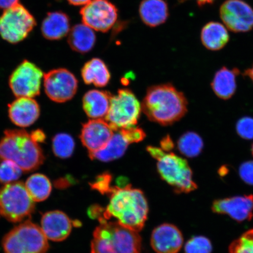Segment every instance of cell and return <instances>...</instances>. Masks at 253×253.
<instances>
[{
	"label": "cell",
	"instance_id": "cell-1",
	"mask_svg": "<svg viewBox=\"0 0 253 253\" xmlns=\"http://www.w3.org/2000/svg\"><path fill=\"white\" fill-rule=\"evenodd\" d=\"M110 202L104 210L103 219L115 217L118 222L130 230L139 232L143 229L148 217V205L143 192L131 188L112 186L108 194Z\"/></svg>",
	"mask_w": 253,
	"mask_h": 253
},
{
	"label": "cell",
	"instance_id": "cell-2",
	"mask_svg": "<svg viewBox=\"0 0 253 253\" xmlns=\"http://www.w3.org/2000/svg\"><path fill=\"white\" fill-rule=\"evenodd\" d=\"M184 94L170 84L150 87L141 104V110L151 122L169 126L178 121L187 112Z\"/></svg>",
	"mask_w": 253,
	"mask_h": 253
},
{
	"label": "cell",
	"instance_id": "cell-3",
	"mask_svg": "<svg viewBox=\"0 0 253 253\" xmlns=\"http://www.w3.org/2000/svg\"><path fill=\"white\" fill-rule=\"evenodd\" d=\"M14 161L23 172L34 171L42 166L45 156L39 143L24 129H8L0 140V161Z\"/></svg>",
	"mask_w": 253,
	"mask_h": 253
},
{
	"label": "cell",
	"instance_id": "cell-4",
	"mask_svg": "<svg viewBox=\"0 0 253 253\" xmlns=\"http://www.w3.org/2000/svg\"><path fill=\"white\" fill-rule=\"evenodd\" d=\"M91 242V253H141V237L138 232L100 218Z\"/></svg>",
	"mask_w": 253,
	"mask_h": 253
},
{
	"label": "cell",
	"instance_id": "cell-5",
	"mask_svg": "<svg viewBox=\"0 0 253 253\" xmlns=\"http://www.w3.org/2000/svg\"><path fill=\"white\" fill-rule=\"evenodd\" d=\"M147 150L158 161L157 169L161 178L171 186L175 192L189 193L197 188L187 161L157 147L149 146Z\"/></svg>",
	"mask_w": 253,
	"mask_h": 253
},
{
	"label": "cell",
	"instance_id": "cell-6",
	"mask_svg": "<svg viewBox=\"0 0 253 253\" xmlns=\"http://www.w3.org/2000/svg\"><path fill=\"white\" fill-rule=\"evenodd\" d=\"M4 253H47V239L37 224L27 220L6 234L2 241Z\"/></svg>",
	"mask_w": 253,
	"mask_h": 253
},
{
	"label": "cell",
	"instance_id": "cell-7",
	"mask_svg": "<svg viewBox=\"0 0 253 253\" xmlns=\"http://www.w3.org/2000/svg\"><path fill=\"white\" fill-rule=\"evenodd\" d=\"M35 210V202L23 182L7 183L0 190V214L10 222H20L30 217Z\"/></svg>",
	"mask_w": 253,
	"mask_h": 253
},
{
	"label": "cell",
	"instance_id": "cell-8",
	"mask_svg": "<svg viewBox=\"0 0 253 253\" xmlns=\"http://www.w3.org/2000/svg\"><path fill=\"white\" fill-rule=\"evenodd\" d=\"M36 24V18L19 2L0 16V36L9 43H18L27 39Z\"/></svg>",
	"mask_w": 253,
	"mask_h": 253
},
{
	"label": "cell",
	"instance_id": "cell-9",
	"mask_svg": "<svg viewBox=\"0 0 253 253\" xmlns=\"http://www.w3.org/2000/svg\"><path fill=\"white\" fill-rule=\"evenodd\" d=\"M141 110V105L134 94L127 88H123L112 96L109 112L104 119L114 131H118L135 126Z\"/></svg>",
	"mask_w": 253,
	"mask_h": 253
},
{
	"label": "cell",
	"instance_id": "cell-10",
	"mask_svg": "<svg viewBox=\"0 0 253 253\" xmlns=\"http://www.w3.org/2000/svg\"><path fill=\"white\" fill-rule=\"evenodd\" d=\"M44 74L35 63L24 60L9 78V86L17 97L33 98L41 92Z\"/></svg>",
	"mask_w": 253,
	"mask_h": 253
},
{
	"label": "cell",
	"instance_id": "cell-11",
	"mask_svg": "<svg viewBox=\"0 0 253 253\" xmlns=\"http://www.w3.org/2000/svg\"><path fill=\"white\" fill-rule=\"evenodd\" d=\"M78 86L77 78L68 69H53L44 74V90L53 102L61 103L71 100L77 93Z\"/></svg>",
	"mask_w": 253,
	"mask_h": 253
},
{
	"label": "cell",
	"instance_id": "cell-12",
	"mask_svg": "<svg viewBox=\"0 0 253 253\" xmlns=\"http://www.w3.org/2000/svg\"><path fill=\"white\" fill-rule=\"evenodd\" d=\"M80 13L84 24L102 33L112 29L118 18V9L109 0H91Z\"/></svg>",
	"mask_w": 253,
	"mask_h": 253
},
{
	"label": "cell",
	"instance_id": "cell-13",
	"mask_svg": "<svg viewBox=\"0 0 253 253\" xmlns=\"http://www.w3.org/2000/svg\"><path fill=\"white\" fill-rule=\"evenodd\" d=\"M220 16L226 27L234 33H246L253 28V9L240 0H227L221 5Z\"/></svg>",
	"mask_w": 253,
	"mask_h": 253
},
{
	"label": "cell",
	"instance_id": "cell-14",
	"mask_svg": "<svg viewBox=\"0 0 253 253\" xmlns=\"http://www.w3.org/2000/svg\"><path fill=\"white\" fill-rule=\"evenodd\" d=\"M114 133L112 126L105 120L91 119L84 125L80 138L88 153H94L105 148Z\"/></svg>",
	"mask_w": 253,
	"mask_h": 253
},
{
	"label": "cell",
	"instance_id": "cell-15",
	"mask_svg": "<svg viewBox=\"0 0 253 253\" xmlns=\"http://www.w3.org/2000/svg\"><path fill=\"white\" fill-rule=\"evenodd\" d=\"M183 239L178 227L164 223L152 233L151 246L157 253H177L181 249Z\"/></svg>",
	"mask_w": 253,
	"mask_h": 253
},
{
	"label": "cell",
	"instance_id": "cell-16",
	"mask_svg": "<svg viewBox=\"0 0 253 253\" xmlns=\"http://www.w3.org/2000/svg\"><path fill=\"white\" fill-rule=\"evenodd\" d=\"M214 213L229 215L238 221L250 220L253 216V195L219 199L213 202Z\"/></svg>",
	"mask_w": 253,
	"mask_h": 253
},
{
	"label": "cell",
	"instance_id": "cell-17",
	"mask_svg": "<svg viewBox=\"0 0 253 253\" xmlns=\"http://www.w3.org/2000/svg\"><path fill=\"white\" fill-rule=\"evenodd\" d=\"M41 224V228L46 238L57 242L68 238L73 225L68 215L60 211H49L44 213Z\"/></svg>",
	"mask_w": 253,
	"mask_h": 253
},
{
	"label": "cell",
	"instance_id": "cell-18",
	"mask_svg": "<svg viewBox=\"0 0 253 253\" xmlns=\"http://www.w3.org/2000/svg\"><path fill=\"white\" fill-rule=\"evenodd\" d=\"M41 113L37 101L30 97H17L8 105L9 119L15 126L28 127L37 121Z\"/></svg>",
	"mask_w": 253,
	"mask_h": 253
},
{
	"label": "cell",
	"instance_id": "cell-19",
	"mask_svg": "<svg viewBox=\"0 0 253 253\" xmlns=\"http://www.w3.org/2000/svg\"><path fill=\"white\" fill-rule=\"evenodd\" d=\"M71 29L70 18L62 11L47 13L41 28L43 37L51 41L63 39L68 36Z\"/></svg>",
	"mask_w": 253,
	"mask_h": 253
},
{
	"label": "cell",
	"instance_id": "cell-20",
	"mask_svg": "<svg viewBox=\"0 0 253 253\" xmlns=\"http://www.w3.org/2000/svg\"><path fill=\"white\" fill-rule=\"evenodd\" d=\"M112 94L108 91L91 90L84 94L83 108L92 119H105L108 113Z\"/></svg>",
	"mask_w": 253,
	"mask_h": 253
},
{
	"label": "cell",
	"instance_id": "cell-21",
	"mask_svg": "<svg viewBox=\"0 0 253 253\" xmlns=\"http://www.w3.org/2000/svg\"><path fill=\"white\" fill-rule=\"evenodd\" d=\"M139 14L143 23L150 27L165 23L169 16V9L165 0H142Z\"/></svg>",
	"mask_w": 253,
	"mask_h": 253
},
{
	"label": "cell",
	"instance_id": "cell-22",
	"mask_svg": "<svg viewBox=\"0 0 253 253\" xmlns=\"http://www.w3.org/2000/svg\"><path fill=\"white\" fill-rule=\"evenodd\" d=\"M96 41V34L93 30L84 24L75 25L68 34V42L71 49L82 54L91 51Z\"/></svg>",
	"mask_w": 253,
	"mask_h": 253
},
{
	"label": "cell",
	"instance_id": "cell-23",
	"mask_svg": "<svg viewBox=\"0 0 253 253\" xmlns=\"http://www.w3.org/2000/svg\"><path fill=\"white\" fill-rule=\"evenodd\" d=\"M239 73V69H229L226 67L216 73L211 86L217 97L227 100L233 96L236 90V78Z\"/></svg>",
	"mask_w": 253,
	"mask_h": 253
},
{
	"label": "cell",
	"instance_id": "cell-24",
	"mask_svg": "<svg viewBox=\"0 0 253 253\" xmlns=\"http://www.w3.org/2000/svg\"><path fill=\"white\" fill-rule=\"evenodd\" d=\"M85 84H93L99 87L106 86L110 80L111 75L106 63L99 58H93L84 66L81 71Z\"/></svg>",
	"mask_w": 253,
	"mask_h": 253
},
{
	"label": "cell",
	"instance_id": "cell-25",
	"mask_svg": "<svg viewBox=\"0 0 253 253\" xmlns=\"http://www.w3.org/2000/svg\"><path fill=\"white\" fill-rule=\"evenodd\" d=\"M201 41L205 47L211 50H218L228 43L229 35L224 25L217 22H210L201 31Z\"/></svg>",
	"mask_w": 253,
	"mask_h": 253
},
{
	"label": "cell",
	"instance_id": "cell-26",
	"mask_svg": "<svg viewBox=\"0 0 253 253\" xmlns=\"http://www.w3.org/2000/svg\"><path fill=\"white\" fill-rule=\"evenodd\" d=\"M129 144L119 130L115 131L105 148L94 153H88V155L91 160L109 162L122 157L127 149Z\"/></svg>",
	"mask_w": 253,
	"mask_h": 253
},
{
	"label": "cell",
	"instance_id": "cell-27",
	"mask_svg": "<svg viewBox=\"0 0 253 253\" xmlns=\"http://www.w3.org/2000/svg\"><path fill=\"white\" fill-rule=\"evenodd\" d=\"M31 198L34 202H43L46 200L51 194V182L43 174L37 173L28 177L25 183Z\"/></svg>",
	"mask_w": 253,
	"mask_h": 253
},
{
	"label": "cell",
	"instance_id": "cell-28",
	"mask_svg": "<svg viewBox=\"0 0 253 253\" xmlns=\"http://www.w3.org/2000/svg\"><path fill=\"white\" fill-rule=\"evenodd\" d=\"M204 142L198 134L187 132L178 141V150L183 156L189 158L197 157L203 150Z\"/></svg>",
	"mask_w": 253,
	"mask_h": 253
},
{
	"label": "cell",
	"instance_id": "cell-29",
	"mask_svg": "<svg viewBox=\"0 0 253 253\" xmlns=\"http://www.w3.org/2000/svg\"><path fill=\"white\" fill-rule=\"evenodd\" d=\"M75 148L74 139L71 135L59 133L53 137L52 148L55 156L61 159H67L72 156Z\"/></svg>",
	"mask_w": 253,
	"mask_h": 253
},
{
	"label": "cell",
	"instance_id": "cell-30",
	"mask_svg": "<svg viewBox=\"0 0 253 253\" xmlns=\"http://www.w3.org/2000/svg\"><path fill=\"white\" fill-rule=\"evenodd\" d=\"M23 172L14 161L9 160L0 161V182L5 185L17 181Z\"/></svg>",
	"mask_w": 253,
	"mask_h": 253
},
{
	"label": "cell",
	"instance_id": "cell-31",
	"mask_svg": "<svg viewBox=\"0 0 253 253\" xmlns=\"http://www.w3.org/2000/svg\"><path fill=\"white\" fill-rule=\"evenodd\" d=\"M229 253H253V229L243 234L230 245Z\"/></svg>",
	"mask_w": 253,
	"mask_h": 253
},
{
	"label": "cell",
	"instance_id": "cell-32",
	"mask_svg": "<svg viewBox=\"0 0 253 253\" xmlns=\"http://www.w3.org/2000/svg\"><path fill=\"white\" fill-rule=\"evenodd\" d=\"M211 250L210 240L203 236L193 237L185 246V253H211Z\"/></svg>",
	"mask_w": 253,
	"mask_h": 253
},
{
	"label": "cell",
	"instance_id": "cell-33",
	"mask_svg": "<svg viewBox=\"0 0 253 253\" xmlns=\"http://www.w3.org/2000/svg\"><path fill=\"white\" fill-rule=\"evenodd\" d=\"M112 181V175L109 172H105L98 176L95 181L90 183L91 188L100 193L102 195H108L112 189L111 182Z\"/></svg>",
	"mask_w": 253,
	"mask_h": 253
},
{
	"label": "cell",
	"instance_id": "cell-34",
	"mask_svg": "<svg viewBox=\"0 0 253 253\" xmlns=\"http://www.w3.org/2000/svg\"><path fill=\"white\" fill-rule=\"evenodd\" d=\"M237 133L246 140L253 138V119L246 117L239 120L236 125Z\"/></svg>",
	"mask_w": 253,
	"mask_h": 253
},
{
	"label": "cell",
	"instance_id": "cell-35",
	"mask_svg": "<svg viewBox=\"0 0 253 253\" xmlns=\"http://www.w3.org/2000/svg\"><path fill=\"white\" fill-rule=\"evenodd\" d=\"M119 130L124 136L129 144L141 141L144 140L145 136H146L143 129L135 126L120 129Z\"/></svg>",
	"mask_w": 253,
	"mask_h": 253
},
{
	"label": "cell",
	"instance_id": "cell-36",
	"mask_svg": "<svg viewBox=\"0 0 253 253\" xmlns=\"http://www.w3.org/2000/svg\"><path fill=\"white\" fill-rule=\"evenodd\" d=\"M239 174L243 181L253 185V161H247L243 163L240 167Z\"/></svg>",
	"mask_w": 253,
	"mask_h": 253
},
{
	"label": "cell",
	"instance_id": "cell-37",
	"mask_svg": "<svg viewBox=\"0 0 253 253\" xmlns=\"http://www.w3.org/2000/svg\"><path fill=\"white\" fill-rule=\"evenodd\" d=\"M104 211L103 209L99 207V206H93V207H91L88 209V216L93 218V219H96V218H97L98 220H99L100 218L102 217L101 216H102L103 218Z\"/></svg>",
	"mask_w": 253,
	"mask_h": 253
},
{
	"label": "cell",
	"instance_id": "cell-38",
	"mask_svg": "<svg viewBox=\"0 0 253 253\" xmlns=\"http://www.w3.org/2000/svg\"><path fill=\"white\" fill-rule=\"evenodd\" d=\"M160 144L161 147H162V150L165 151L166 153V152L172 150L174 147L173 142L169 135L164 137L163 140H161Z\"/></svg>",
	"mask_w": 253,
	"mask_h": 253
},
{
	"label": "cell",
	"instance_id": "cell-39",
	"mask_svg": "<svg viewBox=\"0 0 253 253\" xmlns=\"http://www.w3.org/2000/svg\"><path fill=\"white\" fill-rule=\"evenodd\" d=\"M30 134L31 137L33 138V140L37 142V143H42V142L45 140L46 135L43 131L41 130V129H36V130L32 132Z\"/></svg>",
	"mask_w": 253,
	"mask_h": 253
},
{
	"label": "cell",
	"instance_id": "cell-40",
	"mask_svg": "<svg viewBox=\"0 0 253 253\" xmlns=\"http://www.w3.org/2000/svg\"><path fill=\"white\" fill-rule=\"evenodd\" d=\"M19 2H20V0H0V9L5 10Z\"/></svg>",
	"mask_w": 253,
	"mask_h": 253
},
{
	"label": "cell",
	"instance_id": "cell-41",
	"mask_svg": "<svg viewBox=\"0 0 253 253\" xmlns=\"http://www.w3.org/2000/svg\"><path fill=\"white\" fill-rule=\"evenodd\" d=\"M54 183L56 187L60 189L66 188L70 185V182L68 181L67 179L63 178L57 180Z\"/></svg>",
	"mask_w": 253,
	"mask_h": 253
},
{
	"label": "cell",
	"instance_id": "cell-42",
	"mask_svg": "<svg viewBox=\"0 0 253 253\" xmlns=\"http://www.w3.org/2000/svg\"><path fill=\"white\" fill-rule=\"evenodd\" d=\"M69 4L75 6L85 5L91 0H67Z\"/></svg>",
	"mask_w": 253,
	"mask_h": 253
},
{
	"label": "cell",
	"instance_id": "cell-43",
	"mask_svg": "<svg viewBox=\"0 0 253 253\" xmlns=\"http://www.w3.org/2000/svg\"><path fill=\"white\" fill-rule=\"evenodd\" d=\"M199 7H202L208 4H211L214 1V0H195Z\"/></svg>",
	"mask_w": 253,
	"mask_h": 253
},
{
	"label": "cell",
	"instance_id": "cell-44",
	"mask_svg": "<svg viewBox=\"0 0 253 253\" xmlns=\"http://www.w3.org/2000/svg\"><path fill=\"white\" fill-rule=\"evenodd\" d=\"M245 75L248 76V77L253 82V66L252 68H250L248 69V70L246 71Z\"/></svg>",
	"mask_w": 253,
	"mask_h": 253
},
{
	"label": "cell",
	"instance_id": "cell-45",
	"mask_svg": "<svg viewBox=\"0 0 253 253\" xmlns=\"http://www.w3.org/2000/svg\"><path fill=\"white\" fill-rule=\"evenodd\" d=\"M252 154H253V146H252Z\"/></svg>",
	"mask_w": 253,
	"mask_h": 253
}]
</instances>
